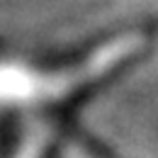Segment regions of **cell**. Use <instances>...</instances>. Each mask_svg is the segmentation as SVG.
<instances>
[{
  "mask_svg": "<svg viewBox=\"0 0 158 158\" xmlns=\"http://www.w3.org/2000/svg\"><path fill=\"white\" fill-rule=\"evenodd\" d=\"M143 49L139 34L107 39L90 51L61 61L0 59V110L22 112L39 122L56 124L66 110H73L100 90L107 80L131 66Z\"/></svg>",
  "mask_w": 158,
  "mask_h": 158,
  "instance_id": "obj_1",
  "label": "cell"
}]
</instances>
